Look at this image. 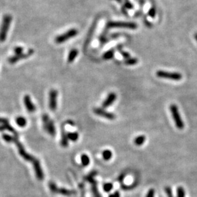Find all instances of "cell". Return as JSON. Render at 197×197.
<instances>
[{"mask_svg": "<svg viewBox=\"0 0 197 197\" xmlns=\"http://www.w3.org/2000/svg\"><path fill=\"white\" fill-rule=\"evenodd\" d=\"M12 21V17L10 14H6L3 16L1 28H0V42H4L6 40Z\"/></svg>", "mask_w": 197, "mask_h": 197, "instance_id": "6da1fadb", "label": "cell"}, {"mask_svg": "<svg viewBox=\"0 0 197 197\" xmlns=\"http://www.w3.org/2000/svg\"><path fill=\"white\" fill-rule=\"evenodd\" d=\"M170 110L176 127L179 129H183L184 128V123L181 119V117H180L178 107H177V105L172 104L170 107Z\"/></svg>", "mask_w": 197, "mask_h": 197, "instance_id": "7a4b0ae2", "label": "cell"}, {"mask_svg": "<svg viewBox=\"0 0 197 197\" xmlns=\"http://www.w3.org/2000/svg\"><path fill=\"white\" fill-rule=\"evenodd\" d=\"M12 142L15 143V145H17L18 149L19 151V154L21 156V157L24 159L26 161H31L33 163L34 161L37 159L35 157H33V156H31L30 154H29L28 153H27V151H26V149H24V147H23V145H22V144L19 141V140L18 139V138L16 137H13V140H12Z\"/></svg>", "mask_w": 197, "mask_h": 197, "instance_id": "3957f363", "label": "cell"}, {"mask_svg": "<svg viewBox=\"0 0 197 197\" xmlns=\"http://www.w3.org/2000/svg\"><path fill=\"white\" fill-rule=\"evenodd\" d=\"M43 124L44 129L47 132L52 136H54L56 135V128L54 124V122L51 119H50L47 114H43L42 117Z\"/></svg>", "mask_w": 197, "mask_h": 197, "instance_id": "277c9868", "label": "cell"}, {"mask_svg": "<svg viewBox=\"0 0 197 197\" xmlns=\"http://www.w3.org/2000/svg\"><path fill=\"white\" fill-rule=\"evenodd\" d=\"M78 31L77 29H75V28L70 29L68 31L64 33L58 35L55 38V42L58 44L63 43L65 42L68 41L69 39L76 37L78 34Z\"/></svg>", "mask_w": 197, "mask_h": 197, "instance_id": "5b68a950", "label": "cell"}, {"mask_svg": "<svg viewBox=\"0 0 197 197\" xmlns=\"http://www.w3.org/2000/svg\"><path fill=\"white\" fill-rule=\"evenodd\" d=\"M156 75L159 78H163L166 79L180 80L182 79V75L177 72H169L163 70H158L156 72Z\"/></svg>", "mask_w": 197, "mask_h": 197, "instance_id": "8992f818", "label": "cell"}, {"mask_svg": "<svg viewBox=\"0 0 197 197\" xmlns=\"http://www.w3.org/2000/svg\"><path fill=\"white\" fill-rule=\"evenodd\" d=\"M108 28H128L135 29L137 28V24L134 23L130 22H109L107 24Z\"/></svg>", "mask_w": 197, "mask_h": 197, "instance_id": "52a82bcc", "label": "cell"}, {"mask_svg": "<svg viewBox=\"0 0 197 197\" xmlns=\"http://www.w3.org/2000/svg\"><path fill=\"white\" fill-rule=\"evenodd\" d=\"M49 189H50L51 191L53 193H56V194H61L65 196H70L72 194L75 193L74 191L72 190H69L67 189H65L63 188H58L56 184L53 183V182H50L48 184Z\"/></svg>", "mask_w": 197, "mask_h": 197, "instance_id": "ba28073f", "label": "cell"}, {"mask_svg": "<svg viewBox=\"0 0 197 197\" xmlns=\"http://www.w3.org/2000/svg\"><path fill=\"white\" fill-rule=\"evenodd\" d=\"M58 91L56 89H51L49 92V108L53 111H54L57 109V100H58Z\"/></svg>", "mask_w": 197, "mask_h": 197, "instance_id": "9c48e42d", "label": "cell"}, {"mask_svg": "<svg viewBox=\"0 0 197 197\" xmlns=\"http://www.w3.org/2000/svg\"><path fill=\"white\" fill-rule=\"evenodd\" d=\"M96 175V173L95 172H91L89 175H88L86 177V180H88L89 182L91 183V189L92 192L93 193L94 197H102L99 191H98V188H97V183H96L95 180L94 179V177Z\"/></svg>", "mask_w": 197, "mask_h": 197, "instance_id": "30bf717a", "label": "cell"}, {"mask_svg": "<svg viewBox=\"0 0 197 197\" xmlns=\"http://www.w3.org/2000/svg\"><path fill=\"white\" fill-rule=\"evenodd\" d=\"M34 53V51L33 49H29L28 51V52L26 54H21L19 55H15L13 56H12L11 58H10L8 59V62L10 64H15L16 63H18V61H19L21 59H26L29 56H31Z\"/></svg>", "mask_w": 197, "mask_h": 197, "instance_id": "8fae6325", "label": "cell"}, {"mask_svg": "<svg viewBox=\"0 0 197 197\" xmlns=\"http://www.w3.org/2000/svg\"><path fill=\"white\" fill-rule=\"evenodd\" d=\"M94 114L98 115V116H101V117L104 118H106L107 119L113 120L114 119H116V116H115V114L110 113V112H106L103 109H100V108L94 109Z\"/></svg>", "mask_w": 197, "mask_h": 197, "instance_id": "7c38bea8", "label": "cell"}, {"mask_svg": "<svg viewBox=\"0 0 197 197\" xmlns=\"http://www.w3.org/2000/svg\"><path fill=\"white\" fill-rule=\"evenodd\" d=\"M33 168L37 179L40 180H42L44 178V174L39 160L36 159L34 162L33 163Z\"/></svg>", "mask_w": 197, "mask_h": 197, "instance_id": "4fadbf2b", "label": "cell"}, {"mask_svg": "<svg viewBox=\"0 0 197 197\" xmlns=\"http://www.w3.org/2000/svg\"><path fill=\"white\" fill-rule=\"evenodd\" d=\"M0 124H2L1 126H0V131L8 130V131H10V132L15 134V135H18L15 129H14L13 127L9 124L8 120L7 119L0 118Z\"/></svg>", "mask_w": 197, "mask_h": 197, "instance_id": "5bb4252c", "label": "cell"}, {"mask_svg": "<svg viewBox=\"0 0 197 197\" xmlns=\"http://www.w3.org/2000/svg\"><path fill=\"white\" fill-rule=\"evenodd\" d=\"M23 101L27 110L29 113H33L36 110V107L33 104L31 97L28 94H26L24 96Z\"/></svg>", "mask_w": 197, "mask_h": 197, "instance_id": "9a60e30c", "label": "cell"}, {"mask_svg": "<svg viewBox=\"0 0 197 197\" xmlns=\"http://www.w3.org/2000/svg\"><path fill=\"white\" fill-rule=\"evenodd\" d=\"M116 98H117V96L116 93H109L102 104L103 108L105 109V108L109 107L115 102V100H116Z\"/></svg>", "mask_w": 197, "mask_h": 197, "instance_id": "2e32d148", "label": "cell"}, {"mask_svg": "<svg viewBox=\"0 0 197 197\" xmlns=\"http://www.w3.org/2000/svg\"><path fill=\"white\" fill-rule=\"evenodd\" d=\"M78 54V51L76 48H73L70 51L68 56V62L69 63H72L73 62L75 59L77 57Z\"/></svg>", "mask_w": 197, "mask_h": 197, "instance_id": "e0dca14e", "label": "cell"}, {"mask_svg": "<svg viewBox=\"0 0 197 197\" xmlns=\"http://www.w3.org/2000/svg\"><path fill=\"white\" fill-rule=\"evenodd\" d=\"M145 141V137L144 135H139L135 139L134 143L136 145L140 146L144 144Z\"/></svg>", "mask_w": 197, "mask_h": 197, "instance_id": "ac0fdd59", "label": "cell"}, {"mask_svg": "<svg viewBox=\"0 0 197 197\" xmlns=\"http://www.w3.org/2000/svg\"><path fill=\"white\" fill-rule=\"evenodd\" d=\"M16 123L20 127H24L27 124V121L24 118L20 116L16 118Z\"/></svg>", "mask_w": 197, "mask_h": 197, "instance_id": "d6986e66", "label": "cell"}, {"mask_svg": "<svg viewBox=\"0 0 197 197\" xmlns=\"http://www.w3.org/2000/svg\"><path fill=\"white\" fill-rule=\"evenodd\" d=\"M114 55V49H110V50L105 53L103 55V59L105 60H109L112 59Z\"/></svg>", "mask_w": 197, "mask_h": 197, "instance_id": "ffe728a7", "label": "cell"}, {"mask_svg": "<svg viewBox=\"0 0 197 197\" xmlns=\"http://www.w3.org/2000/svg\"><path fill=\"white\" fill-rule=\"evenodd\" d=\"M61 144L63 147H67L68 145V139L67 137V134H64V132L62 134V137L61 140Z\"/></svg>", "mask_w": 197, "mask_h": 197, "instance_id": "44dd1931", "label": "cell"}, {"mask_svg": "<svg viewBox=\"0 0 197 197\" xmlns=\"http://www.w3.org/2000/svg\"><path fill=\"white\" fill-rule=\"evenodd\" d=\"M81 162H82V164H83V166H88L89 164V162H90V159H89V158L88 155L86 154H83L81 156Z\"/></svg>", "mask_w": 197, "mask_h": 197, "instance_id": "7402d4cb", "label": "cell"}, {"mask_svg": "<svg viewBox=\"0 0 197 197\" xmlns=\"http://www.w3.org/2000/svg\"><path fill=\"white\" fill-rule=\"evenodd\" d=\"M103 158L105 160H109L111 159L112 156V153L110 150H105L102 153Z\"/></svg>", "mask_w": 197, "mask_h": 197, "instance_id": "603a6c76", "label": "cell"}, {"mask_svg": "<svg viewBox=\"0 0 197 197\" xmlns=\"http://www.w3.org/2000/svg\"><path fill=\"white\" fill-rule=\"evenodd\" d=\"M185 191L183 187L179 186L177 188V197H185Z\"/></svg>", "mask_w": 197, "mask_h": 197, "instance_id": "cb8c5ba5", "label": "cell"}, {"mask_svg": "<svg viewBox=\"0 0 197 197\" xmlns=\"http://www.w3.org/2000/svg\"><path fill=\"white\" fill-rule=\"evenodd\" d=\"M67 137L69 140H71L72 141H76L78 139V134L77 132L69 133L67 134Z\"/></svg>", "mask_w": 197, "mask_h": 197, "instance_id": "d4e9b609", "label": "cell"}, {"mask_svg": "<svg viewBox=\"0 0 197 197\" xmlns=\"http://www.w3.org/2000/svg\"><path fill=\"white\" fill-rule=\"evenodd\" d=\"M138 63V59L136 58H128L124 61V63L127 65H134Z\"/></svg>", "mask_w": 197, "mask_h": 197, "instance_id": "484cf974", "label": "cell"}, {"mask_svg": "<svg viewBox=\"0 0 197 197\" xmlns=\"http://www.w3.org/2000/svg\"><path fill=\"white\" fill-rule=\"evenodd\" d=\"M113 189V184L112 183H108L104 185V189L105 192H110Z\"/></svg>", "mask_w": 197, "mask_h": 197, "instance_id": "4316f807", "label": "cell"}, {"mask_svg": "<svg viewBox=\"0 0 197 197\" xmlns=\"http://www.w3.org/2000/svg\"><path fill=\"white\" fill-rule=\"evenodd\" d=\"M23 51H24V49L22 47H16L13 49V51H14V53L15 54V55H19V54H23Z\"/></svg>", "mask_w": 197, "mask_h": 197, "instance_id": "83f0119b", "label": "cell"}, {"mask_svg": "<svg viewBox=\"0 0 197 197\" xmlns=\"http://www.w3.org/2000/svg\"><path fill=\"white\" fill-rule=\"evenodd\" d=\"M165 193L167 194V197H174L173 195V193H172V189L170 186H166L165 188Z\"/></svg>", "mask_w": 197, "mask_h": 197, "instance_id": "f1b7e54d", "label": "cell"}, {"mask_svg": "<svg viewBox=\"0 0 197 197\" xmlns=\"http://www.w3.org/2000/svg\"><path fill=\"white\" fill-rule=\"evenodd\" d=\"M13 137L10 135H8L7 134H5L3 135V139L7 142H12V140H13Z\"/></svg>", "mask_w": 197, "mask_h": 197, "instance_id": "f546056e", "label": "cell"}, {"mask_svg": "<svg viewBox=\"0 0 197 197\" xmlns=\"http://www.w3.org/2000/svg\"><path fill=\"white\" fill-rule=\"evenodd\" d=\"M119 53H121V54L126 59H128L130 58V55L129 53H128L127 52H125V51H123L121 48H119Z\"/></svg>", "mask_w": 197, "mask_h": 197, "instance_id": "4dcf8cb0", "label": "cell"}, {"mask_svg": "<svg viewBox=\"0 0 197 197\" xmlns=\"http://www.w3.org/2000/svg\"><path fill=\"white\" fill-rule=\"evenodd\" d=\"M148 15L151 18H154L156 15V10L154 8H151L148 12Z\"/></svg>", "mask_w": 197, "mask_h": 197, "instance_id": "1f68e13d", "label": "cell"}, {"mask_svg": "<svg viewBox=\"0 0 197 197\" xmlns=\"http://www.w3.org/2000/svg\"><path fill=\"white\" fill-rule=\"evenodd\" d=\"M155 195V191L154 189H150L148 192H147L145 197H154Z\"/></svg>", "mask_w": 197, "mask_h": 197, "instance_id": "d6a6232c", "label": "cell"}, {"mask_svg": "<svg viewBox=\"0 0 197 197\" xmlns=\"http://www.w3.org/2000/svg\"><path fill=\"white\" fill-rule=\"evenodd\" d=\"M120 196H120L119 192L118 191H116L114 192L113 193L110 194L109 197H120Z\"/></svg>", "mask_w": 197, "mask_h": 197, "instance_id": "836d02e7", "label": "cell"}, {"mask_svg": "<svg viewBox=\"0 0 197 197\" xmlns=\"http://www.w3.org/2000/svg\"><path fill=\"white\" fill-rule=\"evenodd\" d=\"M125 6H126V7L127 8H129V9H131V8H132L134 7L133 5L131 4V3L128 1V0H126V1Z\"/></svg>", "mask_w": 197, "mask_h": 197, "instance_id": "e575fe53", "label": "cell"}, {"mask_svg": "<svg viewBox=\"0 0 197 197\" xmlns=\"http://www.w3.org/2000/svg\"><path fill=\"white\" fill-rule=\"evenodd\" d=\"M194 37L196 41V42H197V33H196L194 35Z\"/></svg>", "mask_w": 197, "mask_h": 197, "instance_id": "d590c367", "label": "cell"}]
</instances>
